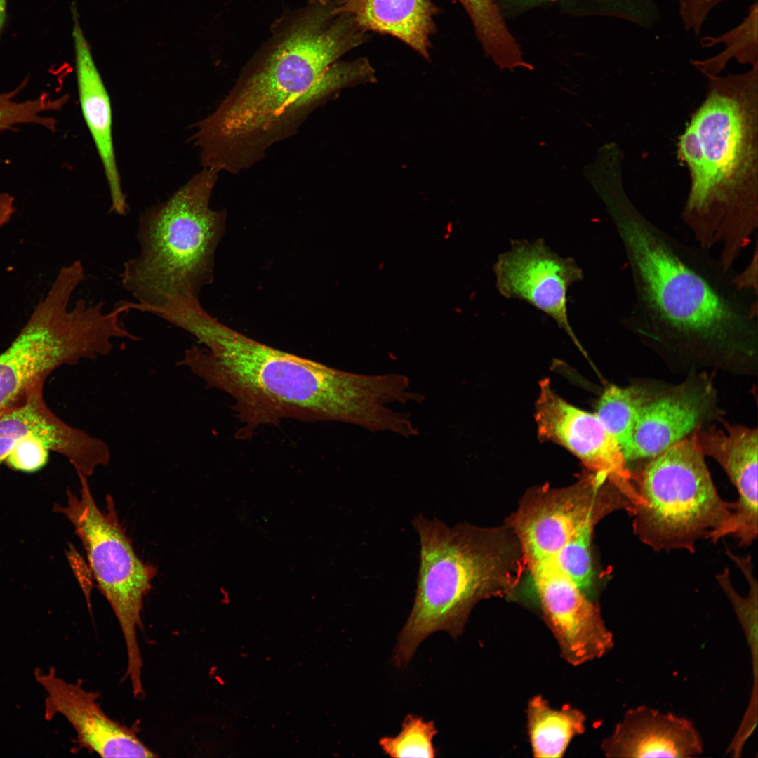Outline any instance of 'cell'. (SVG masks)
<instances>
[{
  "mask_svg": "<svg viewBox=\"0 0 758 758\" xmlns=\"http://www.w3.org/2000/svg\"><path fill=\"white\" fill-rule=\"evenodd\" d=\"M181 328L192 345L178 363L208 387L230 395L242 427L240 439L284 419L337 421L372 432L392 431L404 388L397 373L370 375L336 369L251 339L224 325L201 306L187 309Z\"/></svg>",
  "mask_w": 758,
  "mask_h": 758,
  "instance_id": "obj_1",
  "label": "cell"
},
{
  "mask_svg": "<svg viewBox=\"0 0 758 758\" xmlns=\"http://www.w3.org/2000/svg\"><path fill=\"white\" fill-rule=\"evenodd\" d=\"M630 272L633 301L625 320L662 343L743 351L757 338V294L739 289L733 269L654 224L623 182L601 194Z\"/></svg>",
  "mask_w": 758,
  "mask_h": 758,
  "instance_id": "obj_2",
  "label": "cell"
},
{
  "mask_svg": "<svg viewBox=\"0 0 758 758\" xmlns=\"http://www.w3.org/2000/svg\"><path fill=\"white\" fill-rule=\"evenodd\" d=\"M705 77L677 142L690 177L681 218L696 245L731 269L758 227V67Z\"/></svg>",
  "mask_w": 758,
  "mask_h": 758,
  "instance_id": "obj_3",
  "label": "cell"
},
{
  "mask_svg": "<svg viewBox=\"0 0 758 758\" xmlns=\"http://www.w3.org/2000/svg\"><path fill=\"white\" fill-rule=\"evenodd\" d=\"M339 8V0H309L274 24L269 40L206 117L222 146L244 157H265L290 107L333 63L366 41L368 32Z\"/></svg>",
  "mask_w": 758,
  "mask_h": 758,
  "instance_id": "obj_4",
  "label": "cell"
},
{
  "mask_svg": "<svg viewBox=\"0 0 758 758\" xmlns=\"http://www.w3.org/2000/svg\"><path fill=\"white\" fill-rule=\"evenodd\" d=\"M412 524L420 540V566L414 603L393 656L399 668L431 634H461L479 601L512 596L524 573L519 543L508 525L449 527L422 514Z\"/></svg>",
  "mask_w": 758,
  "mask_h": 758,
  "instance_id": "obj_5",
  "label": "cell"
},
{
  "mask_svg": "<svg viewBox=\"0 0 758 758\" xmlns=\"http://www.w3.org/2000/svg\"><path fill=\"white\" fill-rule=\"evenodd\" d=\"M218 172L204 168L168 199L141 213L139 251L125 261L122 288L135 302L131 310L162 305L170 297L199 298L213 281L214 259L226 213L210 200Z\"/></svg>",
  "mask_w": 758,
  "mask_h": 758,
  "instance_id": "obj_6",
  "label": "cell"
},
{
  "mask_svg": "<svg viewBox=\"0 0 758 758\" xmlns=\"http://www.w3.org/2000/svg\"><path fill=\"white\" fill-rule=\"evenodd\" d=\"M624 508L620 493L590 474L567 487L530 490L507 524L536 594L580 589L590 597L596 578L594 530L604 517Z\"/></svg>",
  "mask_w": 758,
  "mask_h": 758,
  "instance_id": "obj_7",
  "label": "cell"
},
{
  "mask_svg": "<svg viewBox=\"0 0 758 758\" xmlns=\"http://www.w3.org/2000/svg\"><path fill=\"white\" fill-rule=\"evenodd\" d=\"M84 278L81 260L62 267L45 298L0 354V413L58 368L108 355L114 339L138 340L121 320L126 312L120 303L107 311L102 301L80 299L69 307Z\"/></svg>",
  "mask_w": 758,
  "mask_h": 758,
  "instance_id": "obj_8",
  "label": "cell"
},
{
  "mask_svg": "<svg viewBox=\"0 0 758 758\" xmlns=\"http://www.w3.org/2000/svg\"><path fill=\"white\" fill-rule=\"evenodd\" d=\"M704 457L692 433L633 474V531L653 550L693 552L702 538H723L734 503L719 494Z\"/></svg>",
  "mask_w": 758,
  "mask_h": 758,
  "instance_id": "obj_9",
  "label": "cell"
},
{
  "mask_svg": "<svg viewBox=\"0 0 758 758\" xmlns=\"http://www.w3.org/2000/svg\"><path fill=\"white\" fill-rule=\"evenodd\" d=\"M77 473L81 496L69 495L68 506L62 511L74 526L93 577L118 620L126 649V676L133 693L139 695L144 689L138 631L143 627V599L151 589L157 568L144 563L134 552L119 522L113 500L108 498V511L102 512L93 499L87 477Z\"/></svg>",
  "mask_w": 758,
  "mask_h": 758,
  "instance_id": "obj_10",
  "label": "cell"
},
{
  "mask_svg": "<svg viewBox=\"0 0 758 758\" xmlns=\"http://www.w3.org/2000/svg\"><path fill=\"white\" fill-rule=\"evenodd\" d=\"M493 271L500 295L525 301L550 317L585 353L568 317V289L583 277L573 258L552 251L542 239L515 240L499 255Z\"/></svg>",
  "mask_w": 758,
  "mask_h": 758,
  "instance_id": "obj_11",
  "label": "cell"
},
{
  "mask_svg": "<svg viewBox=\"0 0 758 758\" xmlns=\"http://www.w3.org/2000/svg\"><path fill=\"white\" fill-rule=\"evenodd\" d=\"M536 419L540 438L559 444L576 456L588 471L609 480L630 500L637 502L633 474L622 451L594 413L578 408L556 394L547 379L540 383Z\"/></svg>",
  "mask_w": 758,
  "mask_h": 758,
  "instance_id": "obj_12",
  "label": "cell"
},
{
  "mask_svg": "<svg viewBox=\"0 0 758 758\" xmlns=\"http://www.w3.org/2000/svg\"><path fill=\"white\" fill-rule=\"evenodd\" d=\"M46 691L45 719L61 714L73 727L79 749L102 757H157L138 736L136 729L110 718L98 702L99 694L83 688L81 681L67 682L55 669L35 672Z\"/></svg>",
  "mask_w": 758,
  "mask_h": 758,
  "instance_id": "obj_13",
  "label": "cell"
},
{
  "mask_svg": "<svg viewBox=\"0 0 758 758\" xmlns=\"http://www.w3.org/2000/svg\"><path fill=\"white\" fill-rule=\"evenodd\" d=\"M707 381H687L641 407L630 446L623 452L626 463L651 458L684 439L700 427L713 404Z\"/></svg>",
  "mask_w": 758,
  "mask_h": 758,
  "instance_id": "obj_14",
  "label": "cell"
},
{
  "mask_svg": "<svg viewBox=\"0 0 758 758\" xmlns=\"http://www.w3.org/2000/svg\"><path fill=\"white\" fill-rule=\"evenodd\" d=\"M693 434L703 455L720 465L738 493L724 537L736 538L740 546L751 545L758 533L757 429L728 424L724 430L699 427Z\"/></svg>",
  "mask_w": 758,
  "mask_h": 758,
  "instance_id": "obj_15",
  "label": "cell"
},
{
  "mask_svg": "<svg viewBox=\"0 0 758 758\" xmlns=\"http://www.w3.org/2000/svg\"><path fill=\"white\" fill-rule=\"evenodd\" d=\"M702 737L683 717L646 705L629 709L601 743L607 757H692L703 752Z\"/></svg>",
  "mask_w": 758,
  "mask_h": 758,
  "instance_id": "obj_16",
  "label": "cell"
},
{
  "mask_svg": "<svg viewBox=\"0 0 758 758\" xmlns=\"http://www.w3.org/2000/svg\"><path fill=\"white\" fill-rule=\"evenodd\" d=\"M72 36L81 108L102 164L110 194V211L123 216L128 206L115 159L110 100L81 29L76 10L72 9Z\"/></svg>",
  "mask_w": 758,
  "mask_h": 758,
  "instance_id": "obj_17",
  "label": "cell"
},
{
  "mask_svg": "<svg viewBox=\"0 0 758 758\" xmlns=\"http://www.w3.org/2000/svg\"><path fill=\"white\" fill-rule=\"evenodd\" d=\"M339 6L366 32L392 36L430 60L438 12L431 0H339Z\"/></svg>",
  "mask_w": 758,
  "mask_h": 758,
  "instance_id": "obj_18",
  "label": "cell"
},
{
  "mask_svg": "<svg viewBox=\"0 0 758 758\" xmlns=\"http://www.w3.org/2000/svg\"><path fill=\"white\" fill-rule=\"evenodd\" d=\"M528 731L535 757H561L569 743L585 731L584 714L568 705L553 709L540 696L528 703Z\"/></svg>",
  "mask_w": 758,
  "mask_h": 758,
  "instance_id": "obj_19",
  "label": "cell"
},
{
  "mask_svg": "<svg viewBox=\"0 0 758 758\" xmlns=\"http://www.w3.org/2000/svg\"><path fill=\"white\" fill-rule=\"evenodd\" d=\"M757 2L750 7L742 22L718 36L700 39L701 48L722 44V51L703 60H693L691 64L705 77L719 75L731 60L751 67H758Z\"/></svg>",
  "mask_w": 758,
  "mask_h": 758,
  "instance_id": "obj_20",
  "label": "cell"
},
{
  "mask_svg": "<svg viewBox=\"0 0 758 758\" xmlns=\"http://www.w3.org/2000/svg\"><path fill=\"white\" fill-rule=\"evenodd\" d=\"M487 55L503 67L524 65L521 52L493 0H458Z\"/></svg>",
  "mask_w": 758,
  "mask_h": 758,
  "instance_id": "obj_21",
  "label": "cell"
},
{
  "mask_svg": "<svg viewBox=\"0 0 758 758\" xmlns=\"http://www.w3.org/2000/svg\"><path fill=\"white\" fill-rule=\"evenodd\" d=\"M649 398L646 391L637 387L610 385L603 392L595 414L622 453L631 444L640 410Z\"/></svg>",
  "mask_w": 758,
  "mask_h": 758,
  "instance_id": "obj_22",
  "label": "cell"
},
{
  "mask_svg": "<svg viewBox=\"0 0 758 758\" xmlns=\"http://www.w3.org/2000/svg\"><path fill=\"white\" fill-rule=\"evenodd\" d=\"M437 733L433 721L425 722L419 716L408 714L401 724V732L394 737H383L379 745L390 757H436L433 738Z\"/></svg>",
  "mask_w": 758,
  "mask_h": 758,
  "instance_id": "obj_23",
  "label": "cell"
},
{
  "mask_svg": "<svg viewBox=\"0 0 758 758\" xmlns=\"http://www.w3.org/2000/svg\"><path fill=\"white\" fill-rule=\"evenodd\" d=\"M20 87L0 95V131L11 128L20 124H37L50 130L55 129V121L44 117V112L58 109L63 105V98L52 99L44 93L37 98L25 102H16L14 97Z\"/></svg>",
  "mask_w": 758,
  "mask_h": 758,
  "instance_id": "obj_24",
  "label": "cell"
},
{
  "mask_svg": "<svg viewBox=\"0 0 758 758\" xmlns=\"http://www.w3.org/2000/svg\"><path fill=\"white\" fill-rule=\"evenodd\" d=\"M684 29L699 36L710 13L724 0H677Z\"/></svg>",
  "mask_w": 758,
  "mask_h": 758,
  "instance_id": "obj_25",
  "label": "cell"
},
{
  "mask_svg": "<svg viewBox=\"0 0 758 758\" xmlns=\"http://www.w3.org/2000/svg\"><path fill=\"white\" fill-rule=\"evenodd\" d=\"M615 1L628 13L631 23L641 28H652L660 20V13L654 0Z\"/></svg>",
  "mask_w": 758,
  "mask_h": 758,
  "instance_id": "obj_26",
  "label": "cell"
},
{
  "mask_svg": "<svg viewBox=\"0 0 758 758\" xmlns=\"http://www.w3.org/2000/svg\"><path fill=\"white\" fill-rule=\"evenodd\" d=\"M734 281L739 289L757 294V243L746 267L740 272H736Z\"/></svg>",
  "mask_w": 758,
  "mask_h": 758,
  "instance_id": "obj_27",
  "label": "cell"
},
{
  "mask_svg": "<svg viewBox=\"0 0 758 758\" xmlns=\"http://www.w3.org/2000/svg\"><path fill=\"white\" fill-rule=\"evenodd\" d=\"M15 211L14 198L9 194H0V227L7 224Z\"/></svg>",
  "mask_w": 758,
  "mask_h": 758,
  "instance_id": "obj_28",
  "label": "cell"
},
{
  "mask_svg": "<svg viewBox=\"0 0 758 758\" xmlns=\"http://www.w3.org/2000/svg\"><path fill=\"white\" fill-rule=\"evenodd\" d=\"M7 3L8 0H0V34L6 18Z\"/></svg>",
  "mask_w": 758,
  "mask_h": 758,
  "instance_id": "obj_29",
  "label": "cell"
}]
</instances>
